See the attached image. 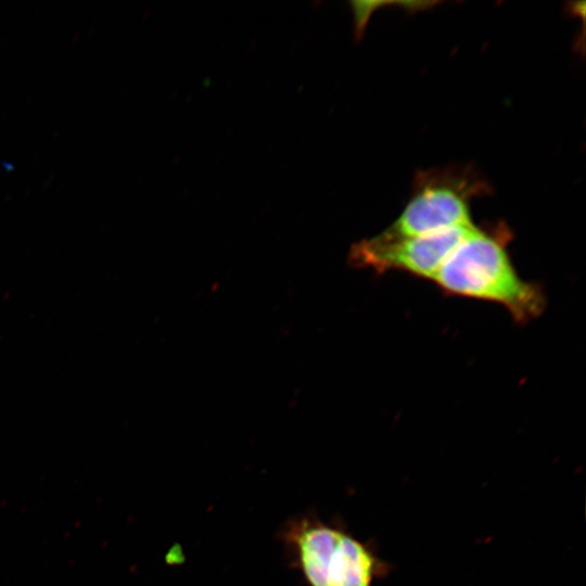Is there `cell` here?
Returning a JSON list of instances; mask_svg holds the SVG:
<instances>
[{
    "instance_id": "cell-1",
    "label": "cell",
    "mask_w": 586,
    "mask_h": 586,
    "mask_svg": "<svg viewBox=\"0 0 586 586\" xmlns=\"http://www.w3.org/2000/svg\"><path fill=\"white\" fill-rule=\"evenodd\" d=\"M502 233L474 228L450 253L433 281L447 294L502 305L518 322L538 317L546 300L542 288L514 269Z\"/></svg>"
},
{
    "instance_id": "cell-2",
    "label": "cell",
    "mask_w": 586,
    "mask_h": 586,
    "mask_svg": "<svg viewBox=\"0 0 586 586\" xmlns=\"http://www.w3.org/2000/svg\"><path fill=\"white\" fill-rule=\"evenodd\" d=\"M278 538L289 563L308 586H373L390 572L369 542H360L341 522L323 521L314 512L288 520Z\"/></svg>"
},
{
    "instance_id": "cell-3",
    "label": "cell",
    "mask_w": 586,
    "mask_h": 586,
    "mask_svg": "<svg viewBox=\"0 0 586 586\" xmlns=\"http://www.w3.org/2000/svg\"><path fill=\"white\" fill-rule=\"evenodd\" d=\"M474 228L470 225L405 239H384L377 234L354 243L347 260L354 268L379 273L400 270L433 280L446 258Z\"/></svg>"
},
{
    "instance_id": "cell-4",
    "label": "cell",
    "mask_w": 586,
    "mask_h": 586,
    "mask_svg": "<svg viewBox=\"0 0 586 586\" xmlns=\"http://www.w3.org/2000/svg\"><path fill=\"white\" fill-rule=\"evenodd\" d=\"M473 225L462 192L449 186H429L417 193L398 218L379 235L405 239Z\"/></svg>"
}]
</instances>
